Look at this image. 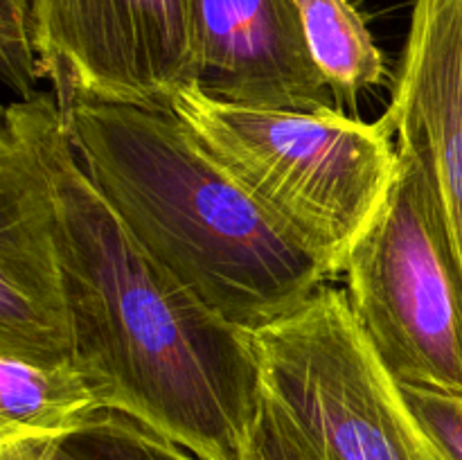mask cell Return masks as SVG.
Returning a JSON list of instances; mask_svg holds the SVG:
<instances>
[{
    "label": "cell",
    "mask_w": 462,
    "mask_h": 460,
    "mask_svg": "<svg viewBox=\"0 0 462 460\" xmlns=\"http://www.w3.org/2000/svg\"><path fill=\"white\" fill-rule=\"evenodd\" d=\"M75 361L108 410L201 460H244L264 379L253 334L147 255L77 161L52 111L43 138Z\"/></svg>",
    "instance_id": "obj_1"
},
{
    "label": "cell",
    "mask_w": 462,
    "mask_h": 460,
    "mask_svg": "<svg viewBox=\"0 0 462 460\" xmlns=\"http://www.w3.org/2000/svg\"><path fill=\"white\" fill-rule=\"evenodd\" d=\"M63 126L131 237L226 323L260 332L332 278L203 153L171 108L81 102L63 113Z\"/></svg>",
    "instance_id": "obj_2"
},
{
    "label": "cell",
    "mask_w": 462,
    "mask_h": 460,
    "mask_svg": "<svg viewBox=\"0 0 462 460\" xmlns=\"http://www.w3.org/2000/svg\"><path fill=\"white\" fill-rule=\"evenodd\" d=\"M167 108L329 275L346 271L400 171L386 122H364L338 108L230 104L197 86L176 90Z\"/></svg>",
    "instance_id": "obj_3"
},
{
    "label": "cell",
    "mask_w": 462,
    "mask_h": 460,
    "mask_svg": "<svg viewBox=\"0 0 462 460\" xmlns=\"http://www.w3.org/2000/svg\"><path fill=\"white\" fill-rule=\"evenodd\" d=\"M400 171L346 264L356 323L397 383L462 392V266L427 165Z\"/></svg>",
    "instance_id": "obj_4"
},
{
    "label": "cell",
    "mask_w": 462,
    "mask_h": 460,
    "mask_svg": "<svg viewBox=\"0 0 462 460\" xmlns=\"http://www.w3.org/2000/svg\"><path fill=\"white\" fill-rule=\"evenodd\" d=\"M253 343L264 388L328 460H442L346 291L325 284Z\"/></svg>",
    "instance_id": "obj_5"
},
{
    "label": "cell",
    "mask_w": 462,
    "mask_h": 460,
    "mask_svg": "<svg viewBox=\"0 0 462 460\" xmlns=\"http://www.w3.org/2000/svg\"><path fill=\"white\" fill-rule=\"evenodd\" d=\"M61 113L81 102L167 108L194 84L188 0H23Z\"/></svg>",
    "instance_id": "obj_6"
},
{
    "label": "cell",
    "mask_w": 462,
    "mask_h": 460,
    "mask_svg": "<svg viewBox=\"0 0 462 460\" xmlns=\"http://www.w3.org/2000/svg\"><path fill=\"white\" fill-rule=\"evenodd\" d=\"M54 95L16 99L0 131V356L75 361L43 138Z\"/></svg>",
    "instance_id": "obj_7"
},
{
    "label": "cell",
    "mask_w": 462,
    "mask_h": 460,
    "mask_svg": "<svg viewBox=\"0 0 462 460\" xmlns=\"http://www.w3.org/2000/svg\"><path fill=\"white\" fill-rule=\"evenodd\" d=\"M188 7L199 90L246 106L338 108L291 0H188Z\"/></svg>",
    "instance_id": "obj_8"
},
{
    "label": "cell",
    "mask_w": 462,
    "mask_h": 460,
    "mask_svg": "<svg viewBox=\"0 0 462 460\" xmlns=\"http://www.w3.org/2000/svg\"><path fill=\"white\" fill-rule=\"evenodd\" d=\"M382 120L427 165L462 266V0H415Z\"/></svg>",
    "instance_id": "obj_9"
},
{
    "label": "cell",
    "mask_w": 462,
    "mask_h": 460,
    "mask_svg": "<svg viewBox=\"0 0 462 460\" xmlns=\"http://www.w3.org/2000/svg\"><path fill=\"white\" fill-rule=\"evenodd\" d=\"M102 410L104 391L77 361L43 365L0 356V446L61 442Z\"/></svg>",
    "instance_id": "obj_10"
},
{
    "label": "cell",
    "mask_w": 462,
    "mask_h": 460,
    "mask_svg": "<svg viewBox=\"0 0 462 460\" xmlns=\"http://www.w3.org/2000/svg\"><path fill=\"white\" fill-rule=\"evenodd\" d=\"M302 36L337 106L347 113L356 97L382 84L386 61L359 9L350 0H291Z\"/></svg>",
    "instance_id": "obj_11"
},
{
    "label": "cell",
    "mask_w": 462,
    "mask_h": 460,
    "mask_svg": "<svg viewBox=\"0 0 462 460\" xmlns=\"http://www.w3.org/2000/svg\"><path fill=\"white\" fill-rule=\"evenodd\" d=\"M0 460H201L117 410L52 445L0 446Z\"/></svg>",
    "instance_id": "obj_12"
},
{
    "label": "cell",
    "mask_w": 462,
    "mask_h": 460,
    "mask_svg": "<svg viewBox=\"0 0 462 460\" xmlns=\"http://www.w3.org/2000/svg\"><path fill=\"white\" fill-rule=\"evenodd\" d=\"M244 460H328V455L264 388Z\"/></svg>",
    "instance_id": "obj_13"
},
{
    "label": "cell",
    "mask_w": 462,
    "mask_h": 460,
    "mask_svg": "<svg viewBox=\"0 0 462 460\" xmlns=\"http://www.w3.org/2000/svg\"><path fill=\"white\" fill-rule=\"evenodd\" d=\"M406 401L442 460H462V392L404 386Z\"/></svg>",
    "instance_id": "obj_14"
}]
</instances>
